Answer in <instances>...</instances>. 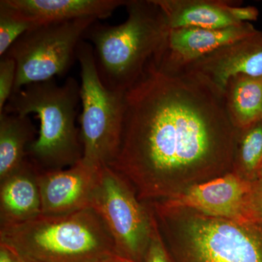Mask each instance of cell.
<instances>
[{"label": "cell", "mask_w": 262, "mask_h": 262, "mask_svg": "<svg viewBox=\"0 0 262 262\" xmlns=\"http://www.w3.org/2000/svg\"><path fill=\"white\" fill-rule=\"evenodd\" d=\"M36 24L16 14L0 1V56L3 57L11 46Z\"/></svg>", "instance_id": "cell-19"}, {"label": "cell", "mask_w": 262, "mask_h": 262, "mask_svg": "<svg viewBox=\"0 0 262 262\" xmlns=\"http://www.w3.org/2000/svg\"><path fill=\"white\" fill-rule=\"evenodd\" d=\"M144 262H173L160 232L155 215L152 233Z\"/></svg>", "instance_id": "cell-22"}, {"label": "cell", "mask_w": 262, "mask_h": 262, "mask_svg": "<svg viewBox=\"0 0 262 262\" xmlns=\"http://www.w3.org/2000/svg\"><path fill=\"white\" fill-rule=\"evenodd\" d=\"M155 3L163 12L169 29L187 27L220 29L241 24L230 15L228 6L241 5V1L155 0Z\"/></svg>", "instance_id": "cell-15"}, {"label": "cell", "mask_w": 262, "mask_h": 262, "mask_svg": "<svg viewBox=\"0 0 262 262\" xmlns=\"http://www.w3.org/2000/svg\"><path fill=\"white\" fill-rule=\"evenodd\" d=\"M237 130L208 80L152 58L125 92L121 145L108 166L141 201L171 199L232 171Z\"/></svg>", "instance_id": "cell-1"}, {"label": "cell", "mask_w": 262, "mask_h": 262, "mask_svg": "<svg viewBox=\"0 0 262 262\" xmlns=\"http://www.w3.org/2000/svg\"><path fill=\"white\" fill-rule=\"evenodd\" d=\"M77 59L81 69L82 161L96 168L108 166L121 145L125 92L112 91L103 84L89 42L80 43Z\"/></svg>", "instance_id": "cell-6"}, {"label": "cell", "mask_w": 262, "mask_h": 262, "mask_svg": "<svg viewBox=\"0 0 262 262\" xmlns=\"http://www.w3.org/2000/svg\"><path fill=\"white\" fill-rule=\"evenodd\" d=\"M10 249H11V248H10ZM15 252V251H14ZM15 256H16V262H26V261H24L23 259H22L20 257V256H18V254H17L16 253H15Z\"/></svg>", "instance_id": "cell-26"}, {"label": "cell", "mask_w": 262, "mask_h": 262, "mask_svg": "<svg viewBox=\"0 0 262 262\" xmlns=\"http://www.w3.org/2000/svg\"><path fill=\"white\" fill-rule=\"evenodd\" d=\"M257 29L251 23L220 29H169L163 49L154 61L164 70L179 72L220 48L252 35Z\"/></svg>", "instance_id": "cell-9"}, {"label": "cell", "mask_w": 262, "mask_h": 262, "mask_svg": "<svg viewBox=\"0 0 262 262\" xmlns=\"http://www.w3.org/2000/svg\"><path fill=\"white\" fill-rule=\"evenodd\" d=\"M80 84L69 77L60 85L54 80L29 84L15 91L3 111L37 115L39 135L28 150V159L42 172L61 170L82 159L80 132L76 126Z\"/></svg>", "instance_id": "cell-4"}, {"label": "cell", "mask_w": 262, "mask_h": 262, "mask_svg": "<svg viewBox=\"0 0 262 262\" xmlns=\"http://www.w3.org/2000/svg\"><path fill=\"white\" fill-rule=\"evenodd\" d=\"M244 222L262 225V182H251L245 201Z\"/></svg>", "instance_id": "cell-21"}, {"label": "cell", "mask_w": 262, "mask_h": 262, "mask_svg": "<svg viewBox=\"0 0 262 262\" xmlns=\"http://www.w3.org/2000/svg\"><path fill=\"white\" fill-rule=\"evenodd\" d=\"M98 20L87 18L39 24L24 34L5 55L16 63L14 92L65 75L77 58V48L88 29Z\"/></svg>", "instance_id": "cell-8"}, {"label": "cell", "mask_w": 262, "mask_h": 262, "mask_svg": "<svg viewBox=\"0 0 262 262\" xmlns=\"http://www.w3.org/2000/svg\"><path fill=\"white\" fill-rule=\"evenodd\" d=\"M39 173L27 158L0 182V228L20 225L42 214Z\"/></svg>", "instance_id": "cell-13"}, {"label": "cell", "mask_w": 262, "mask_h": 262, "mask_svg": "<svg viewBox=\"0 0 262 262\" xmlns=\"http://www.w3.org/2000/svg\"><path fill=\"white\" fill-rule=\"evenodd\" d=\"M224 98L236 128H244L262 120V77L233 76L226 84Z\"/></svg>", "instance_id": "cell-17"}, {"label": "cell", "mask_w": 262, "mask_h": 262, "mask_svg": "<svg viewBox=\"0 0 262 262\" xmlns=\"http://www.w3.org/2000/svg\"><path fill=\"white\" fill-rule=\"evenodd\" d=\"M91 208L104 222L117 254L144 262L155 214L149 203L139 200L129 181L111 167H101Z\"/></svg>", "instance_id": "cell-7"}, {"label": "cell", "mask_w": 262, "mask_h": 262, "mask_svg": "<svg viewBox=\"0 0 262 262\" xmlns=\"http://www.w3.org/2000/svg\"><path fill=\"white\" fill-rule=\"evenodd\" d=\"M16 63L8 56L2 57L0 61V113L14 92L16 81Z\"/></svg>", "instance_id": "cell-20"}, {"label": "cell", "mask_w": 262, "mask_h": 262, "mask_svg": "<svg viewBox=\"0 0 262 262\" xmlns=\"http://www.w3.org/2000/svg\"><path fill=\"white\" fill-rule=\"evenodd\" d=\"M100 168L81 160L67 168L39 173L42 214L67 215L91 208Z\"/></svg>", "instance_id": "cell-10"}, {"label": "cell", "mask_w": 262, "mask_h": 262, "mask_svg": "<svg viewBox=\"0 0 262 262\" xmlns=\"http://www.w3.org/2000/svg\"><path fill=\"white\" fill-rule=\"evenodd\" d=\"M0 244L26 262H90L117 253L104 222L91 208L1 227Z\"/></svg>", "instance_id": "cell-5"}, {"label": "cell", "mask_w": 262, "mask_h": 262, "mask_svg": "<svg viewBox=\"0 0 262 262\" xmlns=\"http://www.w3.org/2000/svg\"><path fill=\"white\" fill-rule=\"evenodd\" d=\"M230 15L238 23H250V21L257 20L259 12L256 7H242L238 5H232L228 6Z\"/></svg>", "instance_id": "cell-23"}, {"label": "cell", "mask_w": 262, "mask_h": 262, "mask_svg": "<svg viewBox=\"0 0 262 262\" xmlns=\"http://www.w3.org/2000/svg\"><path fill=\"white\" fill-rule=\"evenodd\" d=\"M149 203L173 262H262V225Z\"/></svg>", "instance_id": "cell-2"}, {"label": "cell", "mask_w": 262, "mask_h": 262, "mask_svg": "<svg viewBox=\"0 0 262 262\" xmlns=\"http://www.w3.org/2000/svg\"><path fill=\"white\" fill-rule=\"evenodd\" d=\"M90 262H136L129 258L123 257L117 253L108 255V256H104V257L98 258V259L94 260Z\"/></svg>", "instance_id": "cell-24"}, {"label": "cell", "mask_w": 262, "mask_h": 262, "mask_svg": "<svg viewBox=\"0 0 262 262\" xmlns=\"http://www.w3.org/2000/svg\"><path fill=\"white\" fill-rule=\"evenodd\" d=\"M16 14L39 24L75 19L108 18L127 0H1Z\"/></svg>", "instance_id": "cell-14"}, {"label": "cell", "mask_w": 262, "mask_h": 262, "mask_svg": "<svg viewBox=\"0 0 262 262\" xmlns=\"http://www.w3.org/2000/svg\"><path fill=\"white\" fill-rule=\"evenodd\" d=\"M262 165V120L237 130L232 173L247 182L258 180Z\"/></svg>", "instance_id": "cell-18"}, {"label": "cell", "mask_w": 262, "mask_h": 262, "mask_svg": "<svg viewBox=\"0 0 262 262\" xmlns=\"http://www.w3.org/2000/svg\"><path fill=\"white\" fill-rule=\"evenodd\" d=\"M127 18L119 25L95 22L84 36L94 49L101 81L107 89L126 92L163 49L168 26L155 0H127Z\"/></svg>", "instance_id": "cell-3"}, {"label": "cell", "mask_w": 262, "mask_h": 262, "mask_svg": "<svg viewBox=\"0 0 262 262\" xmlns=\"http://www.w3.org/2000/svg\"><path fill=\"white\" fill-rule=\"evenodd\" d=\"M183 70L202 76L224 95L231 77H262V30L213 52Z\"/></svg>", "instance_id": "cell-12"}, {"label": "cell", "mask_w": 262, "mask_h": 262, "mask_svg": "<svg viewBox=\"0 0 262 262\" xmlns=\"http://www.w3.org/2000/svg\"><path fill=\"white\" fill-rule=\"evenodd\" d=\"M35 134L29 116L6 111L0 113V182L27 160Z\"/></svg>", "instance_id": "cell-16"}, {"label": "cell", "mask_w": 262, "mask_h": 262, "mask_svg": "<svg viewBox=\"0 0 262 262\" xmlns=\"http://www.w3.org/2000/svg\"><path fill=\"white\" fill-rule=\"evenodd\" d=\"M251 184L231 172L189 188L171 199L158 201L169 206L190 208L211 216L244 222L245 201Z\"/></svg>", "instance_id": "cell-11"}, {"label": "cell", "mask_w": 262, "mask_h": 262, "mask_svg": "<svg viewBox=\"0 0 262 262\" xmlns=\"http://www.w3.org/2000/svg\"><path fill=\"white\" fill-rule=\"evenodd\" d=\"M258 180L262 182V165L261 168H260L259 173H258Z\"/></svg>", "instance_id": "cell-25"}]
</instances>
